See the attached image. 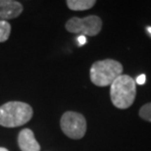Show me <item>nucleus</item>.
Returning a JSON list of instances; mask_svg holds the SVG:
<instances>
[{
	"instance_id": "nucleus-1",
	"label": "nucleus",
	"mask_w": 151,
	"mask_h": 151,
	"mask_svg": "<svg viewBox=\"0 0 151 151\" xmlns=\"http://www.w3.org/2000/svg\"><path fill=\"white\" fill-rule=\"evenodd\" d=\"M137 96V83L129 75H121L110 86V98L118 109H128L134 104Z\"/></svg>"
},
{
	"instance_id": "nucleus-2",
	"label": "nucleus",
	"mask_w": 151,
	"mask_h": 151,
	"mask_svg": "<svg viewBox=\"0 0 151 151\" xmlns=\"http://www.w3.org/2000/svg\"><path fill=\"white\" fill-rule=\"evenodd\" d=\"M34 110L22 101H9L0 106V126L4 128H18L32 120Z\"/></svg>"
},
{
	"instance_id": "nucleus-3",
	"label": "nucleus",
	"mask_w": 151,
	"mask_h": 151,
	"mask_svg": "<svg viewBox=\"0 0 151 151\" xmlns=\"http://www.w3.org/2000/svg\"><path fill=\"white\" fill-rule=\"evenodd\" d=\"M123 65L117 60H99L93 63L90 67V81L96 86L104 87L111 86L118 77L123 75Z\"/></svg>"
},
{
	"instance_id": "nucleus-4",
	"label": "nucleus",
	"mask_w": 151,
	"mask_h": 151,
	"mask_svg": "<svg viewBox=\"0 0 151 151\" xmlns=\"http://www.w3.org/2000/svg\"><path fill=\"white\" fill-rule=\"evenodd\" d=\"M102 20L96 15H89L84 18L73 17L67 21L65 25L66 31L71 34L80 35L95 37L102 29Z\"/></svg>"
},
{
	"instance_id": "nucleus-5",
	"label": "nucleus",
	"mask_w": 151,
	"mask_h": 151,
	"mask_svg": "<svg viewBox=\"0 0 151 151\" xmlns=\"http://www.w3.org/2000/svg\"><path fill=\"white\" fill-rule=\"evenodd\" d=\"M60 128L72 139H81L86 132V120L83 114L67 111L60 119Z\"/></svg>"
},
{
	"instance_id": "nucleus-6",
	"label": "nucleus",
	"mask_w": 151,
	"mask_h": 151,
	"mask_svg": "<svg viewBox=\"0 0 151 151\" xmlns=\"http://www.w3.org/2000/svg\"><path fill=\"white\" fill-rule=\"evenodd\" d=\"M23 4L15 0H0V21L12 20L23 13Z\"/></svg>"
},
{
	"instance_id": "nucleus-7",
	"label": "nucleus",
	"mask_w": 151,
	"mask_h": 151,
	"mask_svg": "<svg viewBox=\"0 0 151 151\" xmlns=\"http://www.w3.org/2000/svg\"><path fill=\"white\" fill-rule=\"evenodd\" d=\"M18 145L21 151H40V145L31 129H24L19 132Z\"/></svg>"
},
{
	"instance_id": "nucleus-8",
	"label": "nucleus",
	"mask_w": 151,
	"mask_h": 151,
	"mask_svg": "<svg viewBox=\"0 0 151 151\" xmlns=\"http://www.w3.org/2000/svg\"><path fill=\"white\" fill-rule=\"evenodd\" d=\"M68 8L72 11H86L91 9L96 4L95 0H67Z\"/></svg>"
},
{
	"instance_id": "nucleus-9",
	"label": "nucleus",
	"mask_w": 151,
	"mask_h": 151,
	"mask_svg": "<svg viewBox=\"0 0 151 151\" xmlns=\"http://www.w3.org/2000/svg\"><path fill=\"white\" fill-rule=\"evenodd\" d=\"M11 34V25L8 21H0V43L7 41Z\"/></svg>"
},
{
	"instance_id": "nucleus-10",
	"label": "nucleus",
	"mask_w": 151,
	"mask_h": 151,
	"mask_svg": "<svg viewBox=\"0 0 151 151\" xmlns=\"http://www.w3.org/2000/svg\"><path fill=\"white\" fill-rule=\"evenodd\" d=\"M138 115H139V117L142 120L151 123V102L142 105L139 109Z\"/></svg>"
},
{
	"instance_id": "nucleus-11",
	"label": "nucleus",
	"mask_w": 151,
	"mask_h": 151,
	"mask_svg": "<svg viewBox=\"0 0 151 151\" xmlns=\"http://www.w3.org/2000/svg\"><path fill=\"white\" fill-rule=\"evenodd\" d=\"M145 81H146V76L144 75V74L139 75L137 78H135V83L140 84V86H141V84L145 83Z\"/></svg>"
},
{
	"instance_id": "nucleus-12",
	"label": "nucleus",
	"mask_w": 151,
	"mask_h": 151,
	"mask_svg": "<svg viewBox=\"0 0 151 151\" xmlns=\"http://www.w3.org/2000/svg\"><path fill=\"white\" fill-rule=\"evenodd\" d=\"M78 45H80V46L86 44V37H84V35H80V37H78Z\"/></svg>"
},
{
	"instance_id": "nucleus-13",
	"label": "nucleus",
	"mask_w": 151,
	"mask_h": 151,
	"mask_svg": "<svg viewBox=\"0 0 151 151\" xmlns=\"http://www.w3.org/2000/svg\"><path fill=\"white\" fill-rule=\"evenodd\" d=\"M0 151H9L7 148H5V147H0Z\"/></svg>"
},
{
	"instance_id": "nucleus-14",
	"label": "nucleus",
	"mask_w": 151,
	"mask_h": 151,
	"mask_svg": "<svg viewBox=\"0 0 151 151\" xmlns=\"http://www.w3.org/2000/svg\"><path fill=\"white\" fill-rule=\"evenodd\" d=\"M147 32H148L151 35V27H147Z\"/></svg>"
}]
</instances>
